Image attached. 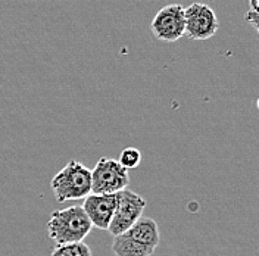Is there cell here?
Listing matches in <instances>:
<instances>
[{"mask_svg":"<svg viewBox=\"0 0 259 256\" xmlns=\"http://www.w3.org/2000/svg\"><path fill=\"white\" fill-rule=\"evenodd\" d=\"M161 241L159 227L155 220L142 217L127 231L113 237L115 256H152Z\"/></svg>","mask_w":259,"mask_h":256,"instance_id":"obj_1","label":"cell"},{"mask_svg":"<svg viewBox=\"0 0 259 256\" xmlns=\"http://www.w3.org/2000/svg\"><path fill=\"white\" fill-rule=\"evenodd\" d=\"M130 183L128 171L118 160L100 158L92 169V193L93 194H115L125 190Z\"/></svg>","mask_w":259,"mask_h":256,"instance_id":"obj_4","label":"cell"},{"mask_svg":"<svg viewBox=\"0 0 259 256\" xmlns=\"http://www.w3.org/2000/svg\"><path fill=\"white\" fill-rule=\"evenodd\" d=\"M258 18H259V14L258 12H253V11H247L246 12V15H244V19L247 21V22H250L252 24V27L258 31Z\"/></svg>","mask_w":259,"mask_h":256,"instance_id":"obj_11","label":"cell"},{"mask_svg":"<svg viewBox=\"0 0 259 256\" xmlns=\"http://www.w3.org/2000/svg\"><path fill=\"white\" fill-rule=\"evenodd\" d=\"M140 162H142V153H140V150L139 149H136V147H125L122 152H121V155H119V158H118V163L124 168V169H134V168H137L139 165H140Z\"/></svg>","mask_w":259,"mask_h":256,"instance_id":"obj_10","label":"cell"},{"mask_svg":"<svg viewBox=\"0 0 259 256\" xmlns=\"http://www.w3.org/2000/svg\"><path fill=\"white\" fill-rule=\"evenodd\" d=\"M52 256H93L92 249L84 241L68 243V244H56L52 249Z\"/></svg>","mask_w":259,"mask_h":256,"instance_id":"obj_9","label":"cell"},{"mask_svg":"<svg viewBox=\"0 0 259 256\" xmlns=\"http://www.w3.org/2000/svg\"><path fill=\"white\" fill-rule=\"evenodd\" d=\"M249 5H250V9H249V11H253V12H258V9H259L258 0H249Z\"/></svg>","mask_w":259,"mask_h":256,"instance_id":"obj_12","label":"cell"},{"mask_svg":"<svg viewBox=\"0 0 259 256\" xmlns=\"http://www.w3.org/2000/svg\"><path fill=\"white\" fill-rule=\"evenodd\" d=\"M155 37L165 43H174L184 35V8L172 3L163 6L150 24Z\"/></svg>","mask_w":259,"mask_h":256,"instance_id":"obj_7","label":"cell"},{"mask_svg":"<svg viewBox=\"0 0 259 256\" xmlns=\"http://www.w3.org/2000/svg\"><path fill=\"white\" fill-rule=\"evenodd\" d=\"M46 228L50 240L56 244H68L84 240L93 225L81 205H72L52 212Z\"/></svg>","mask_w":259,"mask_h":256,"instance_id":"obj_2","label":"cell"},{"mask_svg":"<svg viewBox=\"0 0 259 256\" xmlns=\"http://www.w3.org/2000/svg\"><path fill=\"white\" fill-rule=\"evenodd\" d=\"M218 18L206 3H192L184 9V35L192 40H209L218 31Z\"/></svg>","mask_w":259,"mask_h":256,"instance_id":"obj_6","label":"cell"},{"mask_svg":"<svg viewBox=\"0 0 259 256\" xmlns=\"http://www.w3.org/2000/svg\"><path fill=\"white\" fill-rule=\"evenodd\" d=\"M116 203V194H93L90 193L84 202L82 209L93 227L99 230H108Z\"/></svg>","mask_w":259,"mask_h":256,"instance_id":"obj_8","label":"cell"},{"mask_svg":"<svg viewBox=\"0 0 259 256\" xmlns=\"http://www.w3.org/2000/svg\"><path fill=\"white\" fill-rule=\"evenodd\" d=\"M116 194V203L113 210L112 220L108 231L113 237L127 231L131 225H134L142 217L146 208V200L133 190H121Z\"/></svg>","mask_w":259,"mask_h":256,"instance_id":"obj_5","label":"cell"},{"mask_svg":"<svg viewBox=\"0 0 259 256\" xmlns=\"http://www.w3.org/2000/svg\"><path fill=\"white\" fill-rule=\"evenodd\" d=\"M50 187L59 203L85 199L92 193V169L78 160H69L52 178Z\"/></svg>","mask_w":259,"mask_h":256,"instance_id":"obj_3","label":"cell"}]
</instances>
